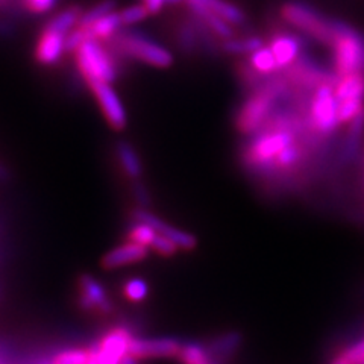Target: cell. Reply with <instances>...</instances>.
Listing matches in <instances>:
<instances>
[{
    "label": "cell",
    "mask_w": 364,
    "mask_h": 364,
    "mask_svg": "<svg viewBox=\"0 0 364 364\" xmlns=\"http://www.w3.org/2000/svg\"><path fill=\"white\" fill-rule=\"evenodd\" d=\"M76 67L84 76L87 84L90 82H112L119 75V64L116 53L96 38H87L75 52Z\"/></svg>",
    "instance_id": "obj_1"
},
{
    "label": "cell",
    "mask_w": 364,
    "mask_h": 364,
    "mask_svg": "<svg viewBox=\"0 0 364 364\" xmlns=\"http://www.w3.org/2000/svg\"><path fill=\"white\" fill-rule=\"evenodd\" d=\"M111 50L124 56V58L136 60L152 67L166 68L173 63V56L161 44L147 38L139 32H117L111 40Z\"/></svg>",
    "instance_id": "obj_2"
},
{
    "label": "cell",
    "mask_w": 364,
    "mask_h": 364,
    "mask_svg": "<svg viewBox=\"0 0 364 364\" xmlns=\"http://www.w3.org/2000/svg\"><path fill=\"white\" fill-rule=\"evenodd\" d=\"M334 64L337 75L363 73L364 70V38L352 28L334 21Z\"/></svg>",
    "instance_id": "obj_3"
},
{
    "label": "cell",
    "mask_w": 364,
    "mask_h": 364,
    "mask_svg": "<svg viewBox=\"0 0 364 364\" xmlns=\"http://www.w3.org/2000/svg\"><path fill=\"white\" fill-rule=\"evenodd\" d=\"M281 17L296 29L313 37L318 43L331 46L334 40V21H328L314 9L298 2L282 5Z\"/></svg>",
    "instance_id": "obj_4"
},
{
    "label": "cell",
    "mask_w": 364,
    "mask_h": 364,
    "mask_svg": "<svg viewBox=\"0 0 364 364\" xmlns=\"http://www.w3.org/2000/svg\"><path fill=\"white\" fill-rule=\"evenodd\" d=\"M282 87L278 84L259 90L243 105L237 117V128L242 134H252L263 124L273 107V102L279 96Z\"/></svg>",
    "instance_id": "obj_5"
},
{
    "label": "cell",
    "mask_w": 364,
    "mask_h": 364,
    "mask_svg": "<svg viewBox=\"0 0 364 364\" xmlns=\"http://www.w3.org/2000/svg\"><path fill=\"white\" fill-rule=\"evenodd\" d=\"M311 123L317 132H333L338 122V102L333 85L325 84L317 88L311 102Z\"/></svg>",
    "instance_id": "obj_6"
},
{
    "label": "cell",
    "mask_w": 364,
    "mask_h": 364,
    "mask_svg": "<svg viewBox=\"0 0 364 364\" xmlns=\"http://www.w3.org/2000/svg\"><path fill=\"white\" fill-rule=\"evenodd\" d=\"M293 143V134L287 129H277L259 135L249 147L246 158L255 166H267L275 163L277 156Z\"/></svg>",
    "instance_id": "obj_7"
},
{
    "label": "cell",
    "mask_w": 364,
    "mask_h": 364,
    "mask_svg": "<svg viewBox=\"0 0 364 364\" xmlns=\"http://www.w3.org/2000/svg\"><path fill=\"white\" fill-rule=\"evenodd\" d=\"M91 93L96 97L97 104L102 109L109 127L114 129H123L127 127V111L122 104L117 91L111 87L109 82H90L88 84Z\"/></svg>",
    "instance_id": "obj_8"
},
{
    "label": "cell",
    "mask_w": 364,
    "mask_h": 364,
    "mask_svg": "<svg viewBox=\"0 0 364 364\" xmlns=\"http://www.w3.org/2000/svg\"><path fill=\"white\" fill-rule=\"evenodd\" d=\"M182 343L173 337L163 338H132L129 343V354L136 358H167L176 357Z\"/></svg>",
    "instance_id": "obj_9"
},
{
    "label": "cell",
    "mask_w": 364,
    "mask_h": 364,
    "mask_svg": "<svg viewBox=\"0 0 364 364\" xmlns=\"http://www.w3.org/2000/svg\"><path fill=\"white\" fill-rule=\"evenodd\" d=\"M132 218L136 220V222H143V223H147L151 225L154 230L161 234L167 238H170L179 249H184V250H193L196 246H198V240L195 235H191L186 231H181L178 230V228L172 226V225H167L166 222H163L159 218H156L155 214L149 213L147 210H134L132 213Z\"/></svg>",
    "instance_id": "obj_10"
},
{
    "label": "cell",
    "mask_w": 364,
    "mask_h": 364,
    "mask_svg": "<svg viewBox=\"0 0 364 364\" xmlns=\"http://www.w3.org/2000/svg\"><path fill=\"white\" fill-rule=\"evenodd\" d=\"M132 337L128 331L119 328L107 334L100 346L95 348L99 364H120V360L129 352Z\"/></svg>",
    "instance_id": "obj_11"
},
{
    "label": "cell",
    "mask_w": 364,
    "mask_h": 364,
    "mask_svg": "<svg viewBox=\"0 0 364 364\" xmlns=\"http://www.w3.org/2000/svg\"><path fill=\"white\" fill-rule=\"evenodd\" d=\"M65 37L60 32L44 28L36 48V60L43 65H53L65 52Z\"/></svg>",
    "instance_id": "obj_12"
},
{
    "label": "cell",
    "mask_w": 364,
    "mask_h": 364,
    "mask_svg": "<svg viewBox=\"0 0 364 364\" xmlns=\"http://www.w3.org/2000/svg\"><path fill=\"white\" fill-rule=\"evenodd\" d=\"M245 343V336L238 329H231L211 340L207 345L210 357L223 363H230V360L242 349Z\"/></svg>",
    "instance_id": "obj_13"
},
{
    "label": "cell",
    "mask_w": 364,
    "mask_h": 364,
    "mask_svg": "<svg viewBox=\"0 0 364 364\" xmlns=\"http://www.w3.org/2000/svg\"><path fill=\"white\" fill-rule=\"evenodd\" d=\"M146 257L147 246L129 242L128 245L112 249L111 252H108L104 257V259H102V264H104L105 269H117L131 263H136V261H141Z\"/></svg>",
    "instance_id": "obj_14"
},
{
    "label": "cell",
    "mask_w": 364,
    "mask_h": 364,
    "mask_svg": "<svg viewBox=\"0 0 364 364\" xmlns=\"http://www.w3.org/2000/svg\"><path fill=\"white\" fill-rule=\"evenodd\" d=\"M270 50L278 63V67H287L294 63L296 56L299 55L301 44L299 40L289 33H278L270 41Z\"/></svg>",
    "instance_id": "obj_15"
},
{
    "label": "cell",
    "mask_w": 364,
    "mask_h": 364,
    "mask_svg": "<svg viewBox=\"0 0 364 364\" xmlns=\"http://www.w3.org/2000/svg\"><path fill=\"white\" fill-rule=\"evenodd\" d=\"M186 4L188 8L199 6L208 9L228 23H231V25H242V23H245L243 11L232 4L225 2V0H186Z\"/></svg>",
    "instance_id": "obj_16"
},
{
    "label": "cell",
    "mask_w": 364,
    "mask_h": 364,
    "mask_svg": "<svg viewBox=\"0 0 364 364\" xmlns=\"http://www.w3.org/2000/svg\"><path fill=\"white\" fill-rule=\"evenodd\" d=\"M123 26L122 18H120V13H108L107 16L100 17L97 21H95L93 25L90 28H85L88 31V36L91 38L96 40H111L116 33L120 31V28Z\"/></svg>",
    "instance_id": "obj_17"
},
{
    "label": "cell",
    "mask_w": 364,
    "mask_h": 364,
    "mask_svg": "<svg viewBox=\"0 0 364 364\" xmlns=\"http://www.w3.org/2000/svg\"><path fill=\"white\" fill-rule=\"evenodd\" d=\"M337 102L348 99H363L364 97V76L363 73H350L341 76L334 88Z\"/></svg>",
    "instance_id": "obj_18"
},
{
    "label": "cell",
    "mask_w": 364,
    "mask_h": 364,
    "mask_svg": "<svg viewBox=\"0 0 364 364\" xmlns=\"http://www.w3.org/2000/svg\"><path fill=\"white\" fill-rule=\"evenodd\" d=\"M81 291L85 298H88L91 302L95 304L96 310H99L100 313L108 314L112 310V305H111L109 299L107 298L105 290L102 289L100 284L91 277L85 275L81 278Z\"/></svg>",
    "instance_id": "obj_19"
},
{
    "label": "cell",
    "mask_w": 364,
    "mask_h": 364,
    "mask_svg": "<svg viewBox=\"0 0 364 364\" xmlns=\"http://www.w3.org/2000/svg\"><path fill=\"white\" fill-rule=\"evenodd\" d=\"M117 158L122 164L123 172L127 173L131 179H139L143 173V167L140 163V158L134 151V147L127 143V141H120L116 147Z\"/></svg>",
    "instance_id": "obj_20"
},
{
    "label": "cell",
    "mask_w": 364,
    "mask_h": 364,
    "mask_svg": "<svg viewBox=\"0 0 364 364\" xmlns=\"http://www.w3.org/2000/svg\"><path fill=\"white\" fill-rule=\"evenodd\" d=\"M250 67L259 75H269L279 68L275 56H273V52L270 50V48H264V46L257 52L250 53Z\"/></svg>",
    "instance_id": "obj_21"
},
{
    "label": "cell",
    "mask_w": 364,
    "mask_h": 364,
    "mask_svg": "<svg viewBox=\"0 0 364 364\" xmlns=\"http://www.w3.org/2000/svg\"><path fill=\"white\" fill-rule=\"evenodd\" d=\"M176 357L182 364H200L210 358V352L205 345L190 341V343L181 346V350L178 352Z\"/></svg>",
    "instance_id": "obj_22"
},
{
    "label": "cell",
    "mask_w": 364,
    "mask_h": 364,
    "mask_svg": "<svg viewBox=\"0 0 364 364\" xmlns=\"http://www.w3.org/2000/svg\"><path fill=\"white\" fill-rule=\"evenodd\" d=\"M114 8H116V2H114V0H102V2L96 4L95 6H91L90 9H87L85 13H82L81 20H79V25L77 26L90 28L100 17L107 16L108 13H112Z\"/></svg>",
    "instance_id": "obj_23"
},
{
    "label": "cell",
    "mask_w": 364,
    "mask_h": 364,
    "mask_svg": "<svg viewBox=\"0 0 364 364\" xmlns=\"http://www.w3.org/2000/svg\"><path fill=\"white\" fill-rule=\"evenodd\" d=\"M263 48V40L258 37H249L246 40H226L223 49L230 53H254Z\"/></svg>",
    "instance_id": "obj_24"
},
{
    "label": "cell",
    "mask_w": 364,
    "mask_h": 364,
    "mask_svg": "<svg viewBox=\"0 0 364 364\" xmlns=\"http://www.w3.org/2000/svg\"><path fill=\"white\" fill-rule=\"evenodd\" d=\"M363 99H348L338 102V122L349 123L363 111Z\"/></svg>",
    "instance_id": "obj_25"
},
{
    "label": "cell",
    "mask_w": 364,
    "mask_h": 364,
    "mask_svg": "<svg viewBox=\"0 0 364 364\" xmlns=\"http://www.w3.org/2000/svg\"><path fill=\"white\" fill-rule=\"evenodd\" d=\"M155 235H156V231L154 230L151 225L139 222L129 232V242L139 243V245H143V246H151Z\"/></svg>",
    "instance_id": "obj_26"
},
{
    "label": "cell",
    "mask_w": 364,
    "mask_h": 364,
    "mask_svg": "<svg viewBox=\"0 0 364 364\" xmlns=\"http://www.w3.org/2000/svg\"><path fill=\"white\" fill-rule=\"evenodd\" d=\"M91 354L90 350L73 349L65 350L53 358V364H87Z\"/></svg>",
    "instance_id": "obj_27"
},
{
    "label": "cell",
    "mask_w": 364,
    "mask_h": 364,
    "mask_svg": "<svg viewBox=\"0 0 364 364\" xmlns=\"http://www.w3.org/2000/svg\"><path fill=\"white\" fill-rule=\"evenodd\" d=\"M147 14H149V11L146 9L144 5H132L120 11V18L124 26H129L144 20Z\"/></svg>",
    "instance_id": "obj_28"
},
{
    "label": "cell",
    "mask_w": 364,
    "mask_h": 364,
    "mask_svg": "<svg viewBox=\"0 0 364 364\" xmlns=\"http://www.w3.org/2000/svg\"><path fill=\"white\" fill-rule=\"evenodd\" d=\"M301 155H302V151L301 147H298L296 144H290L287 146L286 149H284L275 159V164L281 168H289L291 166H294L296 163L299 161L301 159Z\"/></svg>",
    "instance_id": "obj_29"
},
{
    "label": "cell",
    "mask_w": 364,
    "mask_h": 364,
    "mask_svg": "<svg viewBox=\"0 0 364 364\" xmlns=\"http://www.w3.org/2000/svg\"><path fill=\"white\" fill-rule=\"evenodd\" d=\"M124 294L127 298L134 301V302H140L147 296V284L143 279H131L127 286H124Z\"/></svg>",
    "instance_id": "obj_30"
},
{
    "label": "cell",
    "mask_w": 364,
    "mask_h": 364,
    "mask_svg": "<svg viewBox=\"0 0 364 364\" xmlns=\"http://www.w3.org/2000/svg\"><path fill=\"white\" fill-rule=\"evenodd\" d=\"M151 247L154 250H156L159 255H164V257H173V255H176L178 249H179L172 240H170V238H167V237H164L161 234H156L155 235Z\"/></svg>",
    "instance_id": "obj_31"
},
{
    "label": "cell",
    "mask_w": 364,
    "mask_h": 364,
    "mask_svg": "<svg viewBox=\"0 0 364 364\" xmlns=\"http://www.w3.org/2000/svg\"><path fill=\"white\" fill-rule=\"evenodd\" d=\"M23 2V6H25L26 11H29V13H33V14H43V13H48V11H50L56 0H21Z\"/></svg>",
    "instance_id": "obj_32"
},
{
    "label": "cell",
    "mask_w": 364,
    "mask_h": 364,
    "mask_svg": "<svg viewBox=\"0 0 364 364\" xmlns=\"http://www.w3.org/2000/svg\"><path fill=\"white\" fill-rule=\"evenodd\" d=\"M195 37H196L195 32H193V29L188 26H181L178 31L179 44L186 50H191L193 48H195Z\"/></svg>",
    "instance_id": "obj_33"
},
{
    "label": "cell",
    "mask_w": 364,
    "mask_h": 364,
    "mask_svg": "<svg viewBox=\"0 0 364 364\" xmlns=\"http://www.w3.org/2000/svg\"><path fill=\"white\" fill-rule=\"evenodd\" d=\"M132 190H134V195H135L136 202H139L141 207H149L151 199H149V195H147L146 187L141 184V182H139V181L134 182Z\"/></svg>",
    "instance_id": "obj_34"
},
{
    "label": "cell",
    "mask_w": 364,
    "mask_h": 364,
    "mask_svg": "<svg viewBox=\"0 0 364 364\" xmlns=\"http://www.w3.org/2000/svg\"><path fill=\"white\" fill-rule=\"evenodd\" d=\"M167 4V0H144V6L149 11V14H156L163 9V6Z\"/></svg>",
    "instance_id": "obj_35"
},
{
    "label": "cell",
    "mask_w": 364,
    "mask_h": 364,
    "mask_svg": "<svg viewBox=\"0 0 364 364\" xmlns=\"http://www.w3.org/2000/svg\"><path fill=\"white\" fill-rule=\"evenodd\" d=\"M120 364H139V358L134 357L132 354H129V352H128V354L120 360Z\"/></svg>",
    "instance_id": "obj_36"
},
{
    "label": "cell",
    "mask_w": 364,
    "mask_h": 364,
    "mask_svg": "<svg viewBox=\"0 0 364 364\" xmlns=\"http://www.w3.org/2000/svg\"><path fill=\"white\" fill-rule=\"evenodd\" d=\"M331 364H349V361H348L346 357L343 355V352H341V354H338V355L331 361Z\"/></svg>",
    "instance_id": "obj_37"
},
{
    "label": "cell",
    "mask_w": 364,
    "mask_h": 364,
    "mask_svg": "<svg viewBox=\"0 0 364 364\" xmlns=\"http://www.w3.org/2000/svg\"><path fill=\"white\" fill-rule=\"evenodd\" d=\"M14 0H0V9H6L9 6H13Z\"/></svg>",
    "instance_id": "obj_38"
},
{
    "label": "cell",
    "mask_w": 364,
    "mask_h": 364,
    "mask_svg": "<svg viewBox=\"0 0 364 364\" xmlns=\"http://www.w3.org/2000/svg\"><path fill=\"white\" fill-rule=\"evenodd\" d=\"M90 354H91V357H90V360H88V363H87V364H99V363H97V358H96V352H95V348L90 350Z\"/></svg>",
    "instance_id": "obj_39"
},
{
    "label": "cell",
    "mask_w": 364,
    "mask_h": 364,
    "mask_svg": "<svg viewBox=\"0 0 364 364\" xmlns=\"http://www.w3.org/2000/svg\"><path fill=\"white\" fill-rule=\"evenodd\" d=\"M200 364H228V363H223V361H219V360H214V358H208L207 361H203V363H200Z\"/></svg>",
    "instance_id": "obj_40"
},
{
    "label": "cell",
    "mask_w": 364,
    "mask_h": 364,
    "mask_svg": "<svg viewBox=\"0 0 364 364\" xmlns=\"http://www.w3.org/2000/svg\"><path fill=\"white\" fill-rule=\"evenodd\" d=\"M6 176H8L6 170L2 166H0V179H6Z\"/></svg>",
    "instance_id": "obj_41"
},
{
    "label": "cell",
    "mask_w": 364,
    "mask_h": 364,
    "mask_svg": "<svg viewBox=\"0 0 364 364\" xmlns=\"http://www.w3.org/2000/svg\"><path fill=\"white\" fill-rule=\"evenodd\" d=\"M182 2H186V0H167V4H172V5H178Z\"/></svg>",
    "instance_id": "obj_42"
},
{
    "label": "cell",
    "mask_w": 364,
    "mask_h": 364,
    "mask_svg": "<svg viewBox=\"0 0 364 364\" xmlns=\"http://www.w3.org/2000/svg\"><path fill=\"white\" fill-rule=\"evenodd\" d=\"M361 345H363V350H364V338L361 340Z\"/></svg>",
    "instance_id": "obj_43"
}]
</instances>
